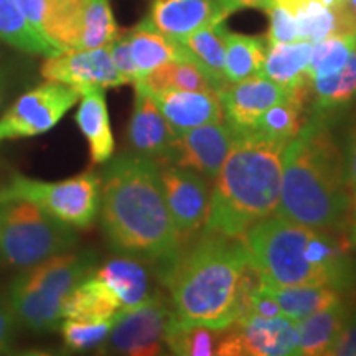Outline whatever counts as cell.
<instances>
[{
  "label": "cell",
  "instance_id": "6da1fadb",
  "mask_svg": "<svg viewBox=\"0 0 356 356\" xmlns=\"http://www.w3.org/2000/svg\"><path fill=\"white\" fill-rule=\"evenodd\" d=\"M99 215L109 248L152 266L160 282L185 251L154 160L136 154L109 160L101 178Z\"/></svg>",
  "mask_w": 356,
  "mask_h": 356
},
{
  "label": "cell",
  "instance_id": "7a4b0ae2",
  "mask_svg": "<svg viewBox=\"0 0 356 356\" xmlns=\"http://www.w3.org/2000/svg\"><path fill=\"white\" fill-rule=\"evenodd\" d=\"M262 280L241 238L203 233L162 280L181 325L228 328L249 314Z\"/></svg>",
  "mask_w": 356,
  "mask_h": 356
},
{
  "label": "cell",
  "instance_id": "3957f363",
  "mask_svg": "<svg viewBox=\"0 0 356 356\" xmlns=\"http://www.w3.org/2000/svg\"><path fill=\"white\" fill-rule=\"evenodd\" d=\"M332 118L309 114L282 154L275 215L309 228L345 234L351 208L345 155L330 131Z\"/></svg>",
  "mask_w": 356,
  "mask_h": 356
},
{
  "label": "cell",
  "instance_id": "277c9868",
  "mask_svg": "<svg viewBox=\"0 0 356 356\" xmlns=\"http://www.w3.org/2000/svg\"><path fill=\"white\" fill-rule=\"evenodd\" d=\"M262 284L327 286L346 291L356 284L348 244L338 234L270 215L241 236Z\"/></svg>",
  "mask_w": 356,
  "mask_h": 356
},
{
  "label": "cell",
  "instance_id": "5b68a950",
  "mask_svg": "<svg viewBox=\"0 0 356 356\" xmlns=\"http://www.w3.org/2000/svg\"><path fill=\"white\" fill-rule=\"evenodd\" d=\"M286 145L257 131L234 132L228 157L213 180L203 233L241 238L277 211Z\"/></svg>",
  "mask_w": 356,
  "mask_h": 356
},
{
  "label": "cell",
  "instance_id": "8992f818",
  "mask_svg": "<svg viewBox=\"0 0 356 356\" xmlns=\"http://www.w3.org/2000/svg\"><path fill=\"white\" fill-rule=\"evenodd\" d=\"M96 262L92 251H66L22 270L7 293L17 323L32 332L58 330L66 297L96 269Z\"/></svg>",
  "mask_w": 356,
  "mask_h": 356
},
{
  "label": "cell",
  "instance_id": "52a82bcc",
  "mask_svg": "<svg viewBox=\"0 0 356 356\" xmlns=\"http://www.w3.org/2000/svg\"><path fill=\"white\" fill-rule=\"evenodd\" d=\"M78 241L74 228L35 203L8 200L0 203V259L15 269H29L71 251Z\"/></svg>",
  "mask_w": 356,
  "mask_h": 356
},
{
  "label": "cell",
  "instance_id": "ba28073f",
  "mask_svg": "<svg viewBox=\"0 0 356 356\" xmlns=\"http://www.w3.org/2000/svg\"><path fill=\"white\" fill-rule=\"evenodd\" d=\"M8 200L35 203L71 228L86 229L99 215L101 178L83 173L61 181H42L13 173L8 184L0 188V203Z\"/></svg>",
  "mask_w": 356,
  "mask_h": 356
},
{
  "label": "cell",
  "instance_id": "9c48e42d",
  "mask_svg": "<svg viewBox=\"0 0 356 356\" xmlns=\"http://www.w3.org/2000/svg\"><path fill=\"white\" fill-rule=\"evenodd\" d=\"M44 35L56 50H92L119 37L109 0H50Z\"/></svg>",
  "mask_w": 356,
  "mask_h": 356
},
{
  "label": "cell",
  "instance_id": "30bf717a",
  "mask_svg": "<svg viewBox=\"0 0 356 356\" xmlns=\"http://www.w3.org/2000/svg\"><path fill=\"white\" fill-rule=\"evenodd\" d=\"M175 314L167 297L152 293L140 305L115 315L108 338L97 353L154 356L167 353V335Z\"/></svg>",
  "mask_w": 356,
  "mask_h": 356
},
{
  "label": "cell",
  "instance_id": "8fae6325",
  "mask_svg": "<svg viewBox=\"0 0 356 356\" xmlns=\"http://www.w3.org/2000/svg\"><path fill=\"white\" fill-rule=\"evenodd\" d=\"M81 95L66 84L44 81L30 89L0 115V144L51 131Z\"/></svg>",
  "mask_w": 356,
  "mask_h": 356
},
{
  "label": "cell",
  "instance_id": "7c38bea8",
  "mask_svg": "<svg viewBox=\"0 0 356 356\" xmlns=\"http://www.w3.org/2000/svg\"><path fill=\"white\" fill-rule=\"evenodd\" d=\"M299 320L286 315L261 317L248 314L226 328L216 355L220 356H289L297 355Z\"/></svg>",
  "mask_w": 356,
  "mask_h": 356
},
{
  "label": "cell",
  "instance_id": "4fadbf2b",
  "mask_svg": "<svg viewBox=\"0 0 356 356\" xmlns=\"http://www.w3.org/2000/svg\"><path fill=\"white\" fill-rule=\"evenodd\" d=\"M42 76L44 81L61 83L76 89L79 95L89 89L126 84L113 63L109 44L92 50H60L44 56Z\"/></svg>",
  "mask_w": 356,
  "mask_h": 356
},
{
  "label": "cell",
  "instance_id": "5bb4252c",
  "mask_svg": "<svg viewBox=\"0 0 356 356\" xmlns=\"http://www.w3.org/2000/svg\"><path fill=\"white\" fill-rule=\"evenodd\" d=\"M160 181L173 225L186 241L207 220L210 207L208 180L191 168L167 163L160 167Z\"/></svg>",
  "mask_w": 356,
  "mask_h": 356
},
{
  "label": "cell",
  "instance_id": "9a60e30c",
  "mask_svg": "<svg viewBox=\"0 0 356 356\" xmlns=\"http://www.w3.org/2000/svg\"><path fill=\"white\" fill-rule=\"evenodd\" d=\"M134 89L136 99L127 127V140L132 147V154L154 160L159 167L172 163L177 132L162 114L154 96L137 84H134Z\"/></svg>",
  "mask_w": 356,
  "mask_h": 356
},
{
  "label": "cell",
  "instance_id": "2e32d148",
  "mask_svg": "<svg viewBox=\"0 0 356 356\" xmlns=\"http://www.w3.org/2000/svg\"><path fill=\"white\" fill-rule=\"evenodd\" d=\"M287 95V89L262 74L228 83L218 91L222 119L234 132L254 131L261 115Z\"/></svg>",
  "mask_w": 356,
  "mask_h": 356
},
{
  "label": "cell",
  "instance_id": "e0dca14e",
  "mask_svg": "<svg viewBox=\"0 0 356 356\" xmlns=\"http://www.w3.org/2000/svg\"><path fill=\"white\" fill-rule=\"evenodd\" d=\"M234 131L228 124L211 122L177 134L173 162L191 168L207 180H215L228 157Z\"/></svg>",
  "mask_w": 356,
  "mask_h": 356
},
{
  "label": "cell",
  "instance_id": "ac0fdd59",
  "mask_svg": "<svg viewBox=\"0 0 356 356\" xmlns=\"http://www.w3.org/2000/svg\"><path fill=\"white\" fill-rule=\"evenodd\" d=\"M145 20L157 32L173 40L225 22L216 0H152Z\"/></svg>",
  "mask_w": 356,
  "mask_h": 356
},
{
  "label": "cell",
  "instance_id": "d6986e66",
  "mask_svg": "<svg viewBox=\"0 0 356 356\" xmlns=\"http://www.w3.org/2000/svg\"><path fill=\"white\" fill-rule=\"evenodd\" d=\"M154 99L177 134L204 124L222 122V108L216 91L170 89L154 95Z\"/></svg>",
  "mask_w": 356,
  "mask_h": 356
},
{
  "label": "cell",
  "instance_id": "ffe728a7",
  "mask_svg": "<svg viewBox=\"0 0 356 356\" xmlns=\"http://www.w3.org/2000/svg\"><path fill=\"white\" fill-rule=\"evenodd\" d=\"M149 264L137 257L118 254L104 264L96 267L95 274L106 282L114 292L122 310H131L140 305L149 297L150 291V273Z\"/></svg>",
  "mask_w": 356,
  "mask_h": 356
},
{
  "label": "cell",
  "instance_id": "44dd1931",
  "mask_svg": "<svg viewBox=\"0 0 356 356\" xmlns=\"http://www.w3.org/2000/svg\"><path fill=\"white\" fill-rule=\"evenodd\" d=\"M74 121L88 142L91 162L97 165L108 163L114 155L115 144L104 89L96 88L83 92Z\"/></svg>",
  "mask_w": 356,
  "mask_h": 356
},
{
  "label": "cell",
  "instance_id": "7402d4cb",
  "mask_svg": "<svg viewBox=\"0 0 356 356\" xmlns=\"http://www.w3.org/2000/svg\"><path fill=\"white\" fill-rule=\"evenodd\" d=\"M312 47L314 43L305 40L291 43H269L261 74L287 91L310 86L309 63Z\"/></svg>",
  "mask_w": 356,
  "mask_h": 356
},
{
  "label": "cell",
  "instance_id": "603a6c76",
  "mask_svg": "<svg viewBox=\"0 0 356 356\" xmlns=\"http://www.w3.org/2000/svg\"><path fill=\"white\" fill-rule=\"evenodd\" d=\"M350 307L341 299L325 309L315 312L309 317L299 320V346L300 356L330 355V350L343 330Z\"/></svg>",
  "mask_w": 356,
  "mask_h": 356
},
{
  "label": "cell",
  "instance_id": "cb8c5ba5",
  "mask_svg": "<svg viewBox=\"0 0 356 356\" xmlns=\"http://www.w3.org/2000/svg\"><path fill=\"white\" fill-rule=\"evenodd\" d=\"M356 99V44L343 68L328 76L310 79L309 114L333 118Z\"/></svg>",
  "mask_w": 356,
  "mask_h": 356
},
{
  "label": "cell",
  "instance_id": "d4e9b609",
  "mask_svg": "<svg viewBox=\"0 0 356 356\" xmlns=\"http://www.w3.org/2000/svg\"><path fill=\"white\" fill-rule=\"evenodd\" d=\"M119 312H122V309L114 292L92 270L66 297L63 318L99 322V320H114Z\"/></svg>",
  "mask_w": 356,
  "mask_h": 356
},
{
  "label": "cell",
  "instance_id": "484cf974",
  "mask_svg": "<svg viewBox=\"0 0 356 356\" xmlns=\"http://www.w3.org/2000/svg\"><path fill=\"white\" fill-rule=\"evenodd\" d=\"M228 29L225 22L203 26L197 32L177 40L184 48L186 58L195 61L215 83L218 91L228 84L225 73V40Z\"/></svg>",
  "mask_w": 356,
  "mask_h": 356
},
{
  "label": "cell",
  "instance_id": "4316f807",
  "mask_svg": "<svg viewBox=\"0 0 356 356\" xmlns=\"http://www.w3.org/2000/svg\"><path fill=\"white\" fill-rule=\"evenodd\" d=\"M126 35L139 78L168 61L186 58L180 42L157 32L145 19Z\"/></svg>",
  "mask_w": 356,
  "mask_h": 356
},
{
  "label": "cell",
  "instance_id": "83f0119b",
  "mask_svg": "<svg viewBox=\"0 0 356 356\" xmlns=\"http://www.w3.org/2000/svg\"><path fill=\"white\" fill-rule=\"evenodd\" d=\"M309 118V86L292 89L289 95L261 115L254 131L269 139L289 144Z\"/></svg>",
  "mask_w": 356,
  "mask_h": 356
},
{
  "label": "cell",
  "instance_id": "f1b7e54d",
  "mask_svg": "<svg viewBox=\"0 0 356 356\" xmlns=\"http://www.w3.org/2000/svg\"><path fill=\"white\" fill-rule=\"evenodd\" d=\"M137 86L144 88L150 95H159L162 91H216L218 88L200 66L190 58H180L163 63L137 79Z\"/></svg>",
  "mask_w": 356,
  "mask_h": 356
},
{
  "label": "cell",
  "instance_id": "f546056e",
  "mask_svg": "<svg viewBox=\"0 0 356 356\" xmlns=\"http://www.w3.org/2000/svg\"><path fill=\"white\" fill-rule=\"evenodd\" d=\"M274 300L277 302L282 315L289 318L302 320L325 307L337 304L343 297L341 291L327 286H273L262 284Z\"/></svg>",
  "mask_w": 356,
  "mask_h": 356
},
{
  "label": "cell",
  "instance_id": "4dcf8cb0",
  "mask_svg": "<svg viewBox=\"0 0 356 356\" xmlns=\"http://www.w3.org/2000/svg\"><path fill=\"white\" fill-rule=\"evenodd\" d=\"M267 40L243 33H226L225 40V73L228 83L257 76L262 73Z\"/></svg>",
  "mask_w": 356,
  "mask_h": 356
},
{
  "label": "cell",
  "instance_id": "1f68e13d",
  "mask_svg": "<svg viewBox=\"0 0 356 356\" xmlns=\"http://www.w3.org/2000/svg\"><path fill=\"white\" fill-rule=\"evenodd\" d=\"M0 42L33 55L50 56L60 51L35 32L17 0H0Z\"/></svg>",
  "mask_w": 356,
  "mask_h": 356
},
{
  "label": "cell",
  "instance_id": "d6a6232c",
  "mask_svg": "<svg viewBox=\"0 0 356 356\" xmlns=\"http://www.w3.org/2000/svg\"><path fill=\"white\" fill-rule=\"evenodd\" d=\"M226 328H210L202 325H181L173 320L167 335L168 353L178 356L216 355Z\"/></svg>",
  "mask_w": 356,
  "mask_h": 356
},
{
  "label": "cell",
  "instance_id": "836d02e7",
  "mask_svg": "<svg viewBox=\"0 0 356 356\" xmlns=\"http://www.w3.org/2000/svg\"><path fill=\"white\" fill-rule=\"evenodd\" d=\"M356 44V33L353 35H332L320 40L312 47L309 76H328L343 68Z\"/></svg>",
  "mask_w": 356,
  "mask_h": 356
},
{
  "label": "cell",
  "instance_id": "e575fe53",
  "mask_svg": "<svg viewBox=\"0 0 356 356\" xmlns=\"http://www.w3.org/2000/svg\"><path fill=\"white\" fill-rule=\"evenodd\" d=\"M114 320H99V322H86V320L63 318L58 330L63 335L65 346L73 351L97 350L108 338Z\"/></svg>",
  "mask_w": 356,
  "mask_h": 356
},
{
  "label": "cell",
  "instance_id": "d590c367",
  "mask_svg": "<svg viewBox=\"0 0 356 356\" xmlns=\"http://www.w3.org/2000/svg\"><path fill=\"white\" fill-rule=\"evenodd\" d=\"M266 13L270 17L269 33L266 37L267 43H291L299 40V30L292 12L274 3Z\"/></svg>",
  "mask_w": 356,
  "mask_h": 356
},
{
  "label": "cell",
  "instance_id": "8d00e7d4",
  "mask_svg": "<svg viewBox=\"0 0 356 356\" xmlns=\"http://www.w3.org/2000/svg\"><path fill=\"white\" fill-rule=\"evenodd\" d=\"M109 53L115 70H118V73L121 74L126 84L136 83L139 79V73H137L136 65H134L127 35H119L113 43H109Z\"/></svg>",
  "mask_w": 356,
  "mask_h": 356
},
{
  "label": "cell",
  "instance_id": "74e56055",
  "mask_svg": "<svg viewBox=\"0 0 356 356\" xmlns=\"http://www.w3.org/2000/svg\"><path fill=\"white\" fill-rule=\"evenodd\" d=\"M17 2H19V6L22 8V12H24L25 19L29 20V24L33 26L35 32H37L43 40H47V35H44V26H47L50 0H17Z\"/></svg>",
  "mask_w": 356,
  "mask_h": 356
},
{
  "label": "cell",
  "instance_id": "f35d334b",
  "mask_svg": "<svg viewBox=\"0 0 356 356\" xmlns=\"http://www.w3.org/2000/svg\"><path fill=\"white\" fill-rule=\"evenodd\" d=\"M356 356V309L350 310L340 337L330 350V356Z\"/></svg>",
  "mask_w": 356,
  "mask_h": 356
},
{
  "label": "cell",
  "instance_id": "ab89813d",
  "mask_svg": "<svg viewBox=\"0 0 356 356\" xmlns=\"http://www.w3.org/2000/svg\"><path fill=\"white\" fill-rule=\"evenodd\" d=\"M17 320L13 317L7 299L0 297V355L8 353L12 350L13 341H15V328Z\"/></svg>",
  "mask_w": 356,
  "mask_h": 356
},
{
  "label": "cell",
  "instance_id": "60d3db41",
  "mask_svg": "<svg viewBox=\"0 0 356 356\" xmlns=\"http://www.w3.org/2000/svg\"><path fill=\"white\" fill-rule=\"evenodd\" d=\"M222 19H228L233 13L244 10V8H259L267 12L274 6L275 0H216Z\"/></svg>",
  "mask_w": 356,
  "mask_h": 356
},
{
  "label": "cell",
  "instance_id": "b9f144b4",
  "mask_svg": "<svg viewBox=\"0 0 356 356\" xmlns=\"http://www.w3.org/2000/svg\"><path fill=\"white\" fill-rule=\"evenodd\" d=\"M345 165H346V178H348L351 197H356V129L353 132V137H351L348 154L345 155Z\"/></svg>",
  "mask_w": 356,
  "mask_h": 356
},
{
  "label": "cell",
  "instance_id": "7bdbcfd3",
  "mask_svg": "<svg viewBox=\"0 0 356 356\" xmlns=\"http://www.w3.org/2000/svg\"><path fill=\"white\" fill-rule=\"evenodd\" d=\"M345 243L348 244V248H356V197L351 200L350 215L345 228Z\"/></svg>",
  "mask_w": 356,
  "mask_h": 356
},
{
  "label": "cell",
  "instance_id": "ee69618b",
  "mask_svg": "<svg viewBox=\"0 0 356 356\" xmlns=\"http://www.w3.org/2000/svg\"><path fill=\"white\" fill-rule=\"evenodd\" d=\"M6 99H7V79H6V74H3L2 68H0V109H2Z\"/></svg>",
  "mask_w": 356,
  "mask_h": 356
},
{
  "label": "cell",
  "instance_id": "f6af8a7d",
  "mask_svg": "<svg viewBox=\"0 0 356 356\" xmlns=\"http://www.w3.org/2000/svg\"><path fill=\"white\" fill-rule=\"evenodd\" d=\"M345 7L348 13L351 15V19L356 22V0H345Z\"/></svg>",
  "mask_w": 356,
  "mask_h": 356
},
{
  "label": "cell",
  "instance_id": "bcb514c9",
  "mask_svg": "<svg viewBox=\"0 0 356 356\" xmlns=\"http://www.w3.org/2000/svg\"><path fill=\"white\" fill-rule=\"evenodd\" d=\"M338 2H345V0H338Z\"/></svg>",
  "mask_w": 356,
  "mask_h": 356
},
{
  "label": "cell",
  "instance_id": "7dc6e473",
  "mask_svg": "<svg viewBox=\"0 0 356 356\" xmlns=\"http://www.w3.org/2000/svg\"><path fill=\"white\" fill-rule=\"evenodd\" d=\"M355 277H356V269H355Z\"/></svg>",
  "mask_w": 356,
  "mask_h": 356
}]
</instances>
